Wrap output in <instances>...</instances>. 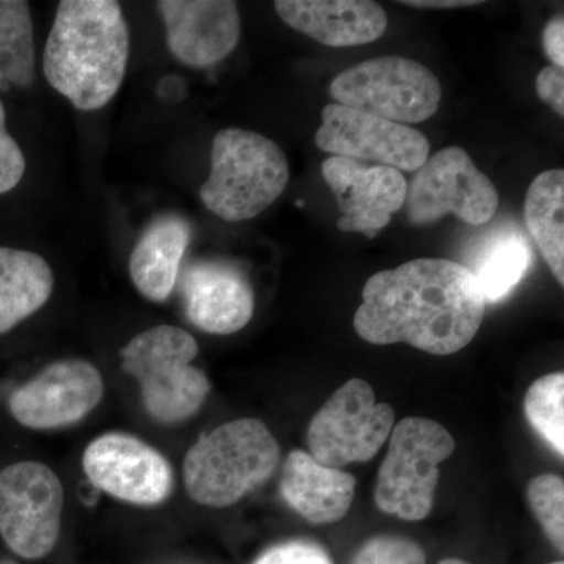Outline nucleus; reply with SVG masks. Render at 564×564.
I'll use <instances>...</instances> for the list:
<instances>
[{"instance_id":"1","label":"nucleus","mask_w":564,"mask_h":564,"mask_svg":"<svg viewBox=\"0 0 564 564\" xmlns=\"http://www.w3.org/2000/svg\"><path fill=\"white\" fill-rule=\"evenodd\" d=\"M486 300L473 273L451 259H414L364 285L355 332L366 343H404L448 356L473 343Z\"/></svg>"},{"instance_id":"2","label":"nucleus","mask_w":564,"mask_h":564,"mask_svg":"<svg viewBox=\"0 0 564 564\" xmlns=\"http://www.w3.org/2000/svg\"><path fill=\"white\" fill-rule=\"evenodd\" d=\"M131 33L115 0H62L43 54V73L77 110L102 109L120 91Z\"/></svg>"},{"instance_id":"3","label":"nucleus","mask_w":564,"mask_h":564,"mask_svg":"<svg viewBox=\"0 0 564 564\" xmlns=\"http://www.w3.org/2000/svg\"><path fill=\"white\" fill-rule=\"evenodd\" d=\"M280 459V444L259 419L223 423L187 452L185 489L204 507H231L265 484Z\"/></svg>"},{"instance_id":"4","label":"nucleus","mask_w":564,"mask_h":564,"mask_svg":"<svg viewBox=\"0 0 564 564\" xmlns=\"http://www.w3.org/2000/svg\"><path fill=\"white\" fill-rule=\"evenodd\" d=\"M291 166L280 144L258 132L223 129L214 137L209 180L199 198L229 223L258 217L285 192Z\"/></svg>"},{"instance_id":"5","label":"nucleus","mask_w":564,"mask_h":564,"mask_svg":"<svg viewBox=\"0 0 564 564\" xmlns=\"http://www.w3.org/2000/svg\"><path fill=\"white\" fill-rule=\"evenodd\" d=\"M195 337L172 325H159L121 348V367L140 383L144 410L155 422L173 425L188 421L206 403L210 381L193 359Z\"/></svg>"},{"instance_id":"6","label":"nucleus","mask_w":564,"mask_h":564,"mask_svg":"<svg viewBox=\"0 0 564 564\" xmlns=\"http://www.w3.org/2000/svg\"><path fill=\"white\" fill-rule=\"evenodd\" d=\"M455 448L452 434L430 419L408 417L393 425L375 489L377 507L403 521L425 519L432 513L440 481L437 466Z\"/></svg>"},{"instance_id":"7","label":"nucleus","mask_w":564,"mask_h":564,"mask_svg":"<svg viewBox=\"0 0 564 564\" xmlns=\"http://www.w3.org/2000/svg\"><path fill=\"white\" fill-rule=\"evenodd\" d=\"M329 93L334 104L403 126L430 120L443 99V87L433 70L399 55L343 70L334 77Z\"/></svg>"},{"instance_id":"8","label":"nucleus","mask_w":564,"mask_h":564,"mask_svg":"<svg viewBox=\"0 0 564 564\" xmlns=\"http://www.w3.org/2000/svg\"><path fill=\"white\" fill-rule=\"evenodd\" d=\"M404 207L414 226L433 225L448 214L467 225L484 226L496 215L499 192L463 148L448 147L430 155L415 172Z\"/></svg>"},{"instance_id":"9","label":"nucleus","mask_w":564,"mask_h":564,"mask_svg":"<svg viewBox=\"0 0 564 564\" xmlns=\"http://www.w3.org/2000/svg\"><path fill=\"white\" fill-rule=\"evenodd\" d=\"M393 425L392 406L377 403L372 386L355 378L340 386L311 421L310 455L334 469L369 462L389 440Z\"/></svg>"},{"instance_id":"10","label":"nucleus","mask_w":564,"mask_h":564,"mask_svg":"<svg viewBox=\"0 0 564 564\" xmlns=\"http://www.w3.org/2000/svg\"><path fill=\"white\" fill-rule=\"evenodd\" d=\"M63 502L61 478L46 464H11L0 470V536L22 558H44L61 536Z\"/></svg>"},{"instance_id":"11","label":"nucleus","mask_w":564,"mask_h":564,"mask_svg":"<svg viewBox=\"0 0 564 564\" xmlns=\"http://www.w3.org/2000/svg\"><path fill=\"white\" fill-rule=\"evenodd\" d=\"M315 144L336 158L375 162L399 172H417L430 158V141L417 129L334 102L322 111Z\"/></svg>"},{"instance_id":"12","label":"nucleus","mask_w":564,"mask_h":564,"mask_svg":"<svg viewBox=\"0 0 564 564\" xmlns=\"http://www.w3.org/2000/svg\"><path fill=\"white\" fill-rule=\"evenodd\" d=\"M102 397L104 380L91 362L62 359L11 393L9 410L22 426L55 430L87 417Z\"/></svg>"},{"instance_id":"13","label":"nucleus","mask_w":564,"mask_h":564,"mask_svg":"<svg viewBox=\"0 0 564 564\" xmlns=\"http://www.w3.org/2000/svg\"><path fill=\"white\" fill-rule=\"evenodd\" d=\"M85 474L96 488L133 505H159L173 489L169 459L139 437L107 433L96 437L82 458Z\"/></svg>"},{"instance_id":"14","label":"nucleus","mask_w":564,"mask_h":564,"mask_svg":"<svg viewBox=\"0 0 564 564\" xmlns=\"http://www.w3.org/2000/svg\"><path fill=\"white\" fill-rule=\"evenodd\" d=\"M322 174L343 212L337 228L344 232L375 239L406 202V177L391 166L333 155L322 163Z\"/></svg>"},{"instance_id":"15","label":"nucleus","mask_w":564,"mask_h":564,"mask_svg":"<svg viewBox=\"0 0 564 564\" xmlns=\"http://www.w3.org/2000/svg\"><path fill=\"white\" fill-rule=\"evenodd\" d=\"M166 46L191 68H209L232 54L242 36L239 6L232 0H159Z\"/></svg>"},{"instance_id":"16","label":"nucleus","mask_w":564,"mask_h":564,"mask_svg":"<svg viewBox=\"0 0 564 564\" xmlns=\"http://www.w3.org/2000/svg\"><path fill=\"white\" fill-rule=\"evenodd\" d=\"M188 322L204 333L234 334L254 315V291L247 274L226 261H196L181 278Z\"/></svg>"},{"instance_id":"17","label":"nucleus","mask_w":564,"mask_h":564,"mask_svg":"<svg viewBox=\"0 0 564 564\" xmlns=\"http://www.w3.org/2000/svg\"><path fill=\"white\" fill-rule=\"evenodd\" d=\"M282 22L329 47L373 43L388 29V14L372 0H276Z\"/></svg>"},{"instance_id":"18","label":"nucleus","mask_w":564,"mask_h":564,"mask_svg":"<svg viewBox=\"0 0 564 564\" xmlns=\"http://www.w3.org/2000/svg\"><path fill=\"white\" fill-rule=\"evenodd\" d=\"M356 480L303 451L285 458L280 485L284 502L313 524H334L350 510Z\"/></svg>"},{"instance_id":"19","label":"nucleus","mask_w":564,"mask_h":564,"mask_svg":"<svg viewBox=\"0 0 564 564\" xmlns=\"http://www.w3.org/2000/svg\"><path fill=\"white\" fill-rule=\"evenodd\" d=\"M191 240V223L180 215H161L148 225L129 259V274L141 296L152 303L170 299Z\"/></svg>"},{"instance_id":"20","label":"nucleus","mask_w":564,"mask_h":564,"mask_svg":"<svg viewBox=\"0 0 564 564\" xmlns=\"http://www.w3.org/2000/svg\"><path fill=\"white\" fill-rule=\"evenodd\" d=\"M54 291V273L43 256L0 247V336L39 313Z\"/></svg>"},{"instance_id":"21","label":"nucleus","mask_w":564,"mask_h":564,"mask_svg":"<svg viewBox=\"0 0 564 564\" xmlns=\"http://www.w3.org/2000/svg\"><path fill=\"white\" fill-rule=\"evenodd\" d=\"M533 262L532 247L514 225L486 234L466 267L480 285L486 302H500L519 284Z\"/></svg>"},{"instance_id":"22","label":"nucleus","mask_w":564,"mask_h":564,"mask_svg":"<svg viewBox=\"0 0 564 564\" xmlns=\"http://www.w3.org/2000/svg\"><path fill=\"white\" fill-rule=\"evenodd\" d=\"M527 228L560 285L564 284V172L549 170L527 192Z\"/></svg>"},{"instance_id":"23","label":"nucleus","mask_w":564,"mask_h":564,"mask_svg":"<svg viewBox=\"0 0 564 564\" xmlns=\"http://www.w3.org/2000/svg\"><path fill=\"white\" fill-rule=\"evenodd\" d=\"M36 80L31 6L0 0V91L28 90Z\"/></svg>"},{"instance_id":"24","label":"nucleus","mask_w":564,"mask_h":564,"mask_svg":"<svg viewBox=\"0 0 564 564\" xmlns=\"http://www.w3.org/2000/svg\"><path fill=\"white\" fill-rule=\"evenodd\" d=\"M525 415L534 432L564 456V375L549 373L525 393Z\"/></svg>"},{"instance_id":"25","label":"nucleus","mask_w":564,"mask_h":564,"mask_svg":"<svg viewBox=\"0 0 564 564\" xmlns=\"http://www.w3.org/2000/svg\"><path fill=\"white\" fill-rule=\"evenodd\" d=\"M529 502L555 549L564 552V481L558 475H540L529 486Z\"/></svg>"},{"instance_id":"26","label":"nucleus","mask_w":564,"mask_h":564,"mask_svg":"<svg viewBox=\"0 0 564 564\" xmlns=\"http://www.w3.org/2000/svg\"><path fill=\"white\" fill-rule=\"evenodd\" d=\"M423 549L400 536H375L359 549L351 564H425Z\"/></svg>"},{"instance_id":"27","label":"nucleus","mask_w":564,"mask_h":564,"mask_svg":"<svg viewBox=\"0 0 564 564\" xmlns=\"http://www.w3.org/2000/svg\"><path fill=\"white\" fill-rule=\"evenodd\" d=\"M28 162L18 141L7 131L6 106L0 101V195L17 188L24 177Z\"/></svg>"},{"instance_id":"28","label":"nucleus","mask_w":564,"mask_h":564,"mask_svg":"<svg viewBox=\"0 0 564 564\" xmlns=\"http://www.w3.org/2000/svg\"><path fill=\"white\" fill-rule=\"evenodd\" d=\"M254 564H334L321 545L310 541H288L263 552Z\"/></svg>"},{"instance_id":"29","label":"nucleus","mask_w":564,"mask_h":564,"mask_svg":"<svg viewBox=\"0 0 564 564\" xmlns=\"http://www.w3.org/2000/svg\"><path fill=\"white\" fill-rule=\"evenodd\" d=\"M536 91L541 101L549 104L556 115L564 117V70L558 66H545L536 77Z\"/></svg>"},{"instance_id":"30","label":"nucleus","mask_w":564,"mask_h":564,"mask_svg":"<svg viewBox=\"0 0 564 564\" xmlns=\"http://www.w3.org/2000/svg\"><path fill=\"white\" fill-rule=\"evenodd\" d=\"M544 52L554 66L563 68L564 66V20L562 14L552 18L545 24L543 32Z\"/></svg>"},{"instance_id":"31","label":"nucleus","mask_w":564,"mask_h":564,"mask_svg":"<svg viewBox=\"0 0 564 564\" xmlns=\"http://www.w3.org/2000/svg\"><path fill=\"white\" fill-rule=\"evenodd\" d=\"M403 6L415 9H459V7L478 6L477 0H403Z\"/></svg>"},{"instance_id":"32","label":"nucleus","mask_w":564,"mask_h":564,"mask_svg":"<svg viewBox=\"0 0 564 564\" xmlns=\"http://www.w3.org/2000/svg\"><path fill=\"white\" fill-rule=\"evenodd\" d=\"M440 564H470V563L463 562V560H458V558H447V560H443V562H441Z\"/></svg>"},{"instance_id":"33","label":"nucleus","mask_w":564,"mask_h":564,"mask_svg":"<svg viewBox=\"0 0 564 564\" xmlns=\"http://www.w3.org/2000/svg\"><path fill=\"white\" fill-rule=\"evenodd\" d=\"M0 564H18V563L11 562V560H0Z\"/></svg>"},{"instance_id":"34","label":"nucleus","mask_w":564,"mask_h":564,"mask_svg":"<svg viewBox=\"0 0 564 564\" xmlns=\"http://www.w3.org/2000/svg\"><path fill=\"white\" fill-rule=\"evenodd\" d=\"M551 564H564L563 562H555V563H551Z\"/></svg>"}]
</instances>
